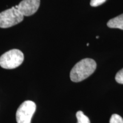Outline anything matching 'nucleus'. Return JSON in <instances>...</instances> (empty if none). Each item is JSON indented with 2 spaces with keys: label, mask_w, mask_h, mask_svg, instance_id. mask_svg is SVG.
I'll return each instance as SVG.
<instances>
[{
  "label": "nucleus",
  "mask_w": 123,
  "mask_h": 123,
  "mask_svg": "<svg viewBox=\"0 0 123 123\" xmlns=\"http://www.w3.org/2000/svg\"><path fill=\"white\" fill-rule=\"evenodd\" d=\"M87 46H89V43H87Z\"/></svg>",
  "instance_id": "9b49d317"
},
{
  "label": "nucleus",
  "mask_w": 123,
  "mask_h": 123,
  "mask_svg": "<svg viewBox=\"0 0 123 123\" xmlns=\"http://www.w3.org/2000/svg\"><path fill=\"white\" fill-rule=\"evenodd\" d=\"M76 116L78 120L77 123H91L89 118L84 114L83 112L81 111L76 112Z\"/></svg>",
  "instance_id": "0eeeda50"
},
{
  "label": "nucleus",
  "mask_w": 123,
  "mask_h": 123,
  "mask_svg": "<svg viewBox=\"0 0 123 123\" xmlns=\"http://www.w3.org/2000/svg\"><path fill=\"white\" fill-rule=\"evenodd\" d=\"M96 63L93 59L86 58L78 62L70 72V79L74 82H80L94 73Z\"/></svg>",
  "instance_id": "f257e3e1"
},
{
  "label": "nucleus",
  "mask_w": 123,
  "mask_h": 123,
  "mask_svg": "<svg viewBox=\"0 0 123 123\" xmlns=\"http://www.w3.org/2000/svg\"><path fill=\"white\" fill-rule=\"evenodd\" d=\"M110 28H117L123 30V14L110 19L107 23Z\"/></svg>",
  "instance_id": "423d86ee"
},
{
  "label": "nucleus",
  "mask_w": 123,
  "mask_h": 123,
  "mask_svg": "<svg viewBox=\"0 0 123 123\" xmlns=\"http://www.w3.org/2000/svg\"><path fill=\"white\" fill-rule=\"evenodd\" d=\"M36 111V104L33 101L27 100L21 104L16 112L17 123H31L32 117Z\"/></svg>",
  "instance_id": "20e7f679"
},
{
  "label": "nucleus",
  "mask_w": 123,
  "mask_h": 123,
  "mask_svg": "<svg viewBox=\"0 0 123 123\" xmlns=\"http://www.w3.org/2000/svg\"><path fill=\"white\" fill-rule=\"evenodd\" d=\"M24 15L15 7L7 9L0 13V27L9 28L21 22Z\"/></svg>",
  "instance_id": "7ed1b4c3"
},
{
  "label": "nucleus",
  "mask_w": 123,
  "mask_h": 123,
  "mask_svg": "<svg viewBox=\"0 0 123 123\" xmlns=\"http://www.w3.org/2000/svg\"><path fill=\"white\" fill-rule=\"evenodd\" d=\"M110 123H123V119L119 115L113 114L111 117Z\"/></svg>",
  "instance_id": "6e6552de"
},
{
  "label": "nucleus",
  "mask_w": 123,
  "mask_h": 123,
  "mask_svg": "<svg viewBox=\"0 0 123 123\" xmlns=\"http://www.w3.org/2000/svg\"><path fill=\"white\" fill-rule=\"evenodd\" d=\"M24 55L18 49H13L6 52L0 57V66L5 69H14L22 63Z\"/></svg>",
  "instance_id": "f03ea898"
},
{
  "label": "nucleus",
  "mask_w": 123,
  "mask_h": 123,
  "mask_svg": "<svg viewBox=\"0 0 123 123\" xmlns=\"http://www.w3.org/2000/svg\"><path fill=\"white\" fill-rule=\"evenodd\" d=\"M40 5V0H23L15 6L24 16H30L38 10Z\"/></svg>",
  "instance_id": "39448f33"
},
{
  "label": "nucleus",
  "mask_w": 123,
  "mask_h": 123,
  "mask_svg": "<svg viewBox=\"0 0 123 123\" xmlns=\"http://www.w3.org/2000/svg\"><path fill=\"white\" fill-rule=\"evenodd\" d=\"M115 80L118 83L123 84V68L116 74Z\"/></svg>",
  "instance_id": "1a4fd4ad"
},
{
  "label": "nucleus",
  "mask_w": 123,
  "mask_h": 123,
  "mask_svg": "<svg viewBox=\"0 0 123 123\" xmlns=\"http://www.w3.org/2000/svg\"><path fill=\"white\" fill-rule=\"evenodd\" d=\"M107 0H91L90 5L92 7H96L104 3Z\"/></svg>",
  "instance_id": "9d476101"
}]
</instances>
